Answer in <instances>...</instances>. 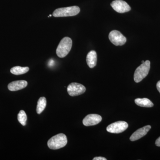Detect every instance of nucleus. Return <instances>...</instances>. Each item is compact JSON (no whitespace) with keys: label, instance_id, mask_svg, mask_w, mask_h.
Here are the masks:
<instances>
[{"label":"nucleus","instance_id":"obj_1","mask_svg":"<svg viewBox=\"0 0 160 160\" xmlns=\"http://www.w3.org/2000/svg\"><path fill=\"white\" fill-rule=\"evenodd\" d=\"M67 142L66 135L63 133H59L52 137L48 141L47 144L49 149L56 150L65 147L67 144Z\"/></svg>","mask_w":160,"mask_h":160},{"label":"nucleus","instance_id":"obj_2","mask_svg":"<svg viewBox=\"0 0 160 160\" xmlns=\"http://www.w3.org/2000/svg\"><path fill=\"white\" fill-rule=\"evenodd\" d=\"M72 46V40L70 38L65 37L61 40L56 49L58 56L60 58H65L69 53Z\"/></svg>","mask_w":160,"mask_h":160},{"label":"nucleus","instance_id":"obj_3","mask_svg":"<svg viewBox=\"0 0 160 160\" xmlns=\"http://www.w3.org/2000/svg\"><path fill=\"white\" fill-rule=\"evenodd\" d=\"M80 9L78 6H72L65 8H58L53 12L52 15L54 17H66L74 16L79 13Z\"/></svg>","mask_w":160,"mask_h":160},{"label":"nucleus","instance_id":"obj_4","mask_svg":"<svg viewBox=\"0 0 160 160\" xmlns=\"http://www.w3.org/2000/svg\"><path fill=\"white\" fill-rule=\"evenodd\" d=\"M150 68V62L149 60L146 61L138 67L135 71L134 80L136 83L140 82L147 76Z\"/></svg>","mask_w":160,"mask_h":160},{"label":"nucleus","instance_id":"obj_5","mask_svg":"<svg viewBox=\"0 0 160 160\" xmlns=\"http://www.w3.org/2000/svg\"><path fill=\"white\" fill-rule=\"evenodd\" d=\"M109 38L110 42L115 46H123L126 42V38L118 30H112L110 32Z\"/></svg>","mask_w":160,"mask_h":160},{"label":"nucleus","instance_id":"obj_6","mask_svg":"<svg viewBox=\"0 0 160 160\" xmlns=\"http://www.w3.org/2000/svg\"><path fill=\"white\" fill-rule=\"evenodd\" d=\"M128 123L124 121H118L109 125L106 130L110 133H119L123 132L128 128Z\"/></svg>","mask_w":160,"mask_h":160},{"label":"nucleus","instance_id":"obj_7","mask_svg":"<svg viewBox=\"0 0 160 160\" xmlns=\"http://www.w3.org/2000/svg\"><path fill=\"white\" fill-rule=\"evenodd\" d=\"M86 90V87L79 83H72L67 87V92L72 97L80 95L84 93Z\"/></svg>","mask_w":160,"mask_h":160},{"label":"nucleus","instance_id":"obj_8","mask_svg":"<svg viewBox=\"0 0 160 160\" xmlns=\"http://www.w3.org/2000/svg\"><path fill=\"white\" fill-rule=\"evenodd\" d=\"M111 6L116 11L119 13H124L131 10V7L125 1L115 0L111 3Z\"/></svg>","mask_w":160,"mask_h":160},{"label":"nucleus","instance_id":"obj_9","mask_svg":"<svg viewBox=\"0 0 160 160\" xmlns=\"http://www.w3.org/2000/svg\"><path fill=\"white\" fill-rule=\"evenodd\" d=\"M102 118L99 115L90 114L86 116L83 120V124L86 126H95L102 121Z\"/></svg>","mask_w":160,"mask_h":160},{"label":"nucleus","instance_id":"obj_10","mask_svg":"<svg viewBox=\"0 0 160 160\" xmlns=\"http://www.w3.org/2000/svg\"><path fill=\"white\" fill-rule=\"evenodd\" d=\"M151 126L148 125L144 126L142 128L138 129L137 131L135 132L131 137H130V140L132 142L137 141V140L143 137L147 134V132L151 129Z\"/></svg>","mask_w":160,"mask_h":160},{"label":"nucleus","instance_id":"obj_11","mask_svg":"<svg viewBox=\"0 0 160 160\" xmlns=\"http://www.w3.org/2000/svg\"><path fill=\"white\" fill-rule=\"evenodd\" d=\"M28 85L27 81L19 80L9 83L8 86V89L11 91H16L24 89Z\"/></svg>","mask_w":160,"mask_h":160},{"label":"nucleus","instance_id":"obj_12","mask_svg":"<svg viewBox=\"0 0 160 160\" xmlns=\"http://www.w3.org/2000/svg\"><path fill=\"white\" fill-rule=\"evenodd\" d=\"M97 62V54L94 50L89 52L86 57V62L89 68H93L96 66Z\"/></svg>","mask_w":160,"mask_h":160},{"label":"nucleus","instance_id":"obj_13","mask_svg":"<svg viewBox=\"0 0 160 160\" xmlns=\"http://www.w3.org/2000/svg\"><path fill=\"white\" fill-rule=\"evenodd\" d=\"M135 103L138 106L143 107L150 108L153 106V104L150 100L146 98H137L135 100Z\"/></svg>","mask_w":160,"mask_h":160},{"label":"nucleus","instance_id":"obj_14","mask_svg":"<svg viewBox=\"0 0 160 160\" xmlns=\"http://www.w3.org/2000/svg\"><path fill=\"white\" fill-rule=\"evenodd\" d=\"M29 68L28 67H21V66H17L12 67L10 69V72L12 74L16 75H19L25 74L29 71Z\"/></svg>","mask_w":160,"mask_h":160},{"label":"nucleus","instance_id":"obj_15","mask_svg":"<svg viewBox=\"0 0 160 160\" xmlns=\"http://www.w3.org/2000/svg\"><path fill=\"white\" fill-rule=\"evenodd\" d=\"M46 103H47V102H46V98L41 97L39 99L38 101L36 108V111L38 114H41L44 111L46 107Z\"/></svg>","mask_w":160,"mask_h":160},{"label":"nucleus","instance_id":"obj_16","mask_svg":"<svg viewBox=\"0 0 160 160\" xmlns=\"http://www.w3.org/2000/svg\"><path fill=\"white\" fill-rule=\"evenodd\" d=\"M18 122L23 126H25L27 122V117L26 112L24 110H21L18 115Z\"/></svg>","mask_w":160,"mask_h":160},{"label":"nucleus","instance_id":"obj_17","mask_svg":"<svg viewBox=\"0 0 160 160\" xmlns=\"http://www.w3.org/2000/svg\"><path fill=\"white\" fill-rule=\"evenodd\" d=\"M106 158H105L102 157H98L94 158L93 160H106Z\"/></svg>","mask_w":160,"mask_h":160},{"label":"nucleus","instance_id":"obj_18","mask_svg":"<svg viewBox=\"0 0 160 160\" xmlns=\"http://www.w3.org/2000/svg\"><path fill=\"white\" fill-rule=\"evenodd\" d=\"M156 146L160 147V137L158 138L155 142Z\"/></svg>","mask_w":160,"mask_h":160},{"label":"nucleus","instance_id":"obj_19","mask_svg":"<svg viewBox=\"0 0 160 160\" xmlns=\"http://www.w3.org/2000/svg\"><path fill=\"white\" fill-rule=\"evenodd\" d=\"M157 88L158 91L160 93V81L158 82L157 84Z\"/></svg>","mask_w":160,"mask_h":160},{"label":"nucleus","instance_id":"obj_20","mask_svg":"<svg viewBox=\"0 0 160 160\" xmlns=\"http://www.w3.org/2000/svg\"><path fill=\"white\" fill-rule=\"evenodd\" d=\"M144 62H144V61H142V63H143Z\"/></svg>","mask_w":160,"mask_h":160}]
</instances>
